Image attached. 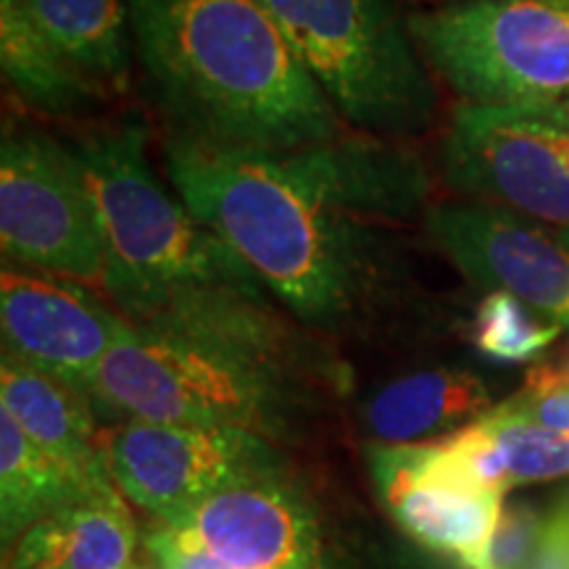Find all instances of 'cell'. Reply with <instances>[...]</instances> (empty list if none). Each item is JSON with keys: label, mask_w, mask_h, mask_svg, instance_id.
Returning a JSON list of instances; mask_svg holds the SVG:
<instances>
[{"label": "cell", "mask_w": 569, "mask_h": 569, "mask_svg": "<svg viewBox=\"0 0 569 569\" xmlns=\"http://www.w3.org/2000/svg\"><path fill=\"white\" fill-rule=\"evenodd\" d=\"M134 53L177 132L290 153L346 138L264 0H127Z\"/></svg>", "instance_id": "6da1fadb"}, {"label": "cell", "mask_w": 569, "mask_h": 569, "mask_svg": "<svg viewBox=\"0 0 569 569\" xmlns=\"http://www.w3.org/2000/svg\"><path fill=\"white\" fill-rule=\"evenodd\" d=\"M167 172L180 201L306 325L336 327L388 293L386 246L284 153L238 151L174 132Z\"/></svg>", "instance_id": "7a4b0ae2"}, {"label": "cell", "mask_w": 569, "mask_h": 569, "mask_svg": "<svg viewBox=\"0 0 569 569\" xmlns=\"http://www.w3.org/2000/svg\"><path fill=\"white\" fill-rule=\"evenodd\" d=\"M284 336L267 301L219 298L193 315L132 325L106 353L92 407L156 425L284 430Z\"/></svg>", "instance_id": "3957f363"}, {"label": "cell", "mask_w": 569, "mask_h": 569, "mask_svg": "<svg viewBox=\"0 0 569 569\" xmlns=\"http://www.w3.org/2000/svg\"><path fill=\"white\" fill-rule=\"evenodd\" d=\"M71 151L101 217V284L124 319L167 322L224 296L267 301L259 277L153 174L140 119L82 134Z\"/></svg>", "instance_id": "277c9868"}, {"label": "cell", "mask_w": 569, "mask_h": 569, "mask_svg": "<svg viewBox=\"0 0 569 569\" xmlns=\"http://www.w3.org/2000/svg\"><path fill=\"white\" fill-rule=\"evenodd\" d=\"M264 3L348 124L375 134H417L430 127L436 84L393 0Z\"/></svg>", "instance_id": "5b68a950"}, {"label": "cell", "mask_w": 569, "mask_h": 569, "mask_svg": "<svg viewBox=\"0 0 569 569\" xmlns=\"http://www.w3.org/2000/svg\"><path fill=\"white\" fill-rule=\"evenodd\" d=\"M407 19L419 53L467 103L569 98V0H448Z\"/></svg>", "instance_id": "8992f818"}, {"label": "cell", "mask_w": 569, "mask_h": 569, "mask_svg": "<svg viewBox=\"0 0 569 569\" xmlns=\"http://www.w3.org/2000/svg\"><path fill=\"white\" fill-rule=\"evenodd\" d=\"M569 122L551 106H461L443 146L451 188L569 232Z\"/></svg>", "instance_id": "52a82bcc"}, {"label": "cell", "mask_w": 569, "mask_h": 569, "mask_svg": "<svg viewBox=\"0 0 569 569\" xmlns=\"http://www.w3.org/2000/svg\"><path fill=\"white\" fill-rule=\"evenodd\" d=\"M0 240L17 264L101 282L106 246L88 177L71 148L38 130L0 142Z\"/></svg>", "instance_id": "ba28073f"}, {"label": "cell", "mask_w": 569, "mask_h": 569, "mask_svg": "<svg viewBox=\"0 0 569 569\" xmlns=\"http://www.w3.org/2000/svg\"><path fill=\"white\" fill-rule=\"evenodd\" d=\"M111 478L127 501L156 522H174L232 482L274 472L267 438L234 427L127 422L101 432Z\"/></svg>", "instance_id": "9c48e42d"}, {"label": "cell", "mask_w": 569, "mask_h": 569, "mask_svg": "<svg viewBox=\"0 0 569 569\" xmlns=\"http://www.w3.org/2000/svg\"><path fill=\"white\" fill-rule=\"evenodd\" d=\"M427 232L472 284L503 290L536 315L569 327V246L530 219L482 203L427 211Z\"/></svg>", "instance_id": "30bf717a"}, {"label": "cell", "mask_w": 569, "mask_h": 569, "mask_svg": "<svg viewBox=\"0 0 569 569\" xmlns=\"http://www.w3.org/2000/svg\"><path fill=\"white\" fill-rule=\"evenodd\" d=\"M0 327L6 353L90 396L98 367L132 322L71 280L6 264Z\"/></svg>", "instance_id": "8fae6325"}, {"label": "cell", "mask_w": 569, "mask_h": 569, "mask_svg": "<svg viewBox=\"0 0 569 569\" xmlns=\"http://www.w3.org/2000/svg\"><path fill=\"white\" fill-rule=\"evenodd\" d=\"M172 525L222 569H325L315 511L282 469L232 482Z\"/></svg>", "instance_id": "7c38bea8"}, {"label": "cell", "mask_w": 569, "mask_h": 569, "mask_svg": "<svg viewBox=\"0 0 569 569\" xmlns=\"http://www.w3.org/2000/svg\"><path fill=\"white\" fill-rule=\"evenodd\" d=\"M369 467L382 501L398 528L425 549L457 559L467 569H482L503 498L469 493L419 472L415 446L377 443Z\"/></svg>", "instance_id": "4fadbf2b"}, {"label": "cell", "mask_w": 569, "mask_h": 569, "mask_svg": "<svg viewBox=\"0 0 569 569\" xmlns=\"http://www.w3.org/2000/svg\"><path fill=\"white\" fill-rule=\"evenodd\" d=\"M284 159L327 201L369 222L407 219L427 198L422 163L386 142L340 138Z\"/></svg>", "instance_id": "5bb4252c"}, {"label": "cell", "mask_w": 569, "mask_h": 569, "mask_svg": "<svg viewBox=\"0 0 569 569\" xmlns=\"http://www.w3.org/2000/svg\"><path fill=\"white\" fill-rule=\"evenodd\" d=\"M0 409L9 411L24 436L71 475L84 482L113 480L88 393L3 351Z\"/></svg>", "instance_id": "9a60e30c"}, {"label": "cell", "mask_w": 569, "mask_h": 569, "mask_svg": "<svg viewBox=\"0 0 569 569\" xmlns=\"http://www.w3.org/2000/svg\"><path fill=\"white\" fill-rule=\"evenodd\" d=\"M138 525L117 488L63 503L6 546L3 569H132Z\"/></svg>", "instance_id": "2e32d148"}, {"label": "cell", "mask_w": 569, "mask_h": 569, "mask_svg": "<svg viewBox=\"0 0 569 569\" xmlns=\"http://www.w3.org/2000/svg\"><path fill=\"white\" fill-rule=\"evenodd\" d=\"M493 409L486 382L465 369H425L388 382L365 409L369 432L388 446L430 443Z\"/></svg>", "instance_id": "e0dca14e"}, {"label": "cell", "mask_w": 569, "mask_h": 569, "mask_svg": "<svg viewBox=\"0 0 569 569\" xmlns=\"http://www.w3.org/2000/svg\"><path fill=\"white\" fill-rule=\"evenodd\" d=\"M34 27L98 84L130 80L132 24L127 0H19Z\"/></svg>", "instance_id": "ac0fdd59"}, {"label": "cell", "mask_w": 569, "mask_h": 569, "mask_svg": "<svg viewBox=\"0 0 569 569\" xmlns=\"http://www.w3.org/2000/svg\"><path fill=\"white\" fill-rule=\"evenodd\" d=\"M0 63L21 101L51 117L82 111L106 90L34 27L19 0H0Z\"/></svg>", "instance_id": "d6986e66"}, {"label": "cell", "mask_w": 569, "mask_h": 569, "mask_svg": "<svg viewBox=\"0 0 569 569\" xmlns=\"http://www.w3.org/2000/svg\"><path fill=\"white\" fill-rule=\"evenodd\" d=\"M109 482H84L42 453L0 409V536L11 546L34 522Z\"/></svg>", "instance_id": "ffe728a7"}, {"label": "cell", "mask_w": 569, "mask_h": 569, "mask_svg": "<svg viewBox=\"0 0 569 569\" xmlns=\"http://www.w3.org/2000/svg\"><path fill=\"white\" fill-rule=\"evenodd\" d=\"M507 461L511 488L569 478V436L498 403L480 417Z\"/></svg>", "instance_id": "44dd1931"}, {"label": "cell", "mask_w": 569, "mask_h": 569, "mask_svg": "<svg viewBox=\"0 0 569 569\" xmlns=\"http://www.w3.org/2000/svg\"><path fill=\"white\" fill-rule=\"evenodd\" d=\"M561 327L543 319L517 296L493 290L475 315L472 340L488 359L519 365L536 359L559 338Z\"/></svg>", "instance_id": "7402d4cb"}, {"label": "cell", "mask_w": 569, "mask_h": 569, "mask_svg": "<svg viewBox=\"0 0 569 569\" xmlns=\"http://www.w3.org/2000/svg\"><path fill=\"white\" fill-rule=\"evenodd\" d=\"M511 411L569 436V356L532 367L517 396L503 401Z\"/></svg>", "instance_id": "603a6c76"}, {"label": "cell", "mask_w": 569, "mask_h": 569, "mask_svg": "<svg viewBox=\"0 0 569 569\" xmlns=\"http://www.w3.org/2000/svg\"><path fill=\"white\" fill-rule=\"evenodd\" d=\"M543 519L530 503L503 507L488 546V569H525L538 549Z\"/></svg>", "instance_id": "cb8c5ba5"}, {"label": "cell", "mask_w": 569, "mask_h": 569, "mask_svg": "<svg viewBox=\"0 0 569 569\" xmlns=\"http://www.w3.org/2000/svg\"><path fill=\"white\" fill-rule=\"evenodd\" d=\"M559 109H561V113H565V119L569 122V98H565V101H559Z\"/></svg>", "instance_id": "d4e9b609"}, {"label": "cell", "mask_w": 569, "mask_h": 569, "mask_svg": "<svg viewBox=\"0 0 569 569\" xmlns=\"http://www.w3.org/2000/svg\"><path fill=\"white\" fill-rule=\"evenodd\" d=\"M132 569H151V567H146V565H134Z\"/></svg>", "instance_id": "484cf974"}, {"label": "cell", "mask_w": 569, "mask_h": 569, "mask_svg": "<svg viewBox=\"0 0 569 569\" xmlns=\"http://www.w3.org/2000/svg\"><path fill=\"white\" fill-rule=\"evenodd\" d=\"M565 243L569 246V232H565Z\"/></svg>", "instance_id": "4316f807"}, {"label": "cell", "mask_w": 569, "mask_h": 569, "mask_svg": "<svg viewBox=\"0 0 569 569\" xmlns=\"http://www.w3.org/2000/svg\"><path fill=\"white\" fill-rule=\"evenodd\" d=\"M567 161H569V140H567Z\"/></svg>", "instance_id": "83f0119b"}, {"label": "cell", "mask_w": 569, "mask_h": 569, "mask_svg": "<svg viewBox=\"0 0 569 569\" xmlns=\"http://www.w3.org/2000/svg\"><path fill=\"white\" fill-rule=\"evenodd\" d=\"M565 353H567V356H569V346H567V348H565Z\"/></svg>", "instance_id": "f1b7e54d"}]
</instances>
